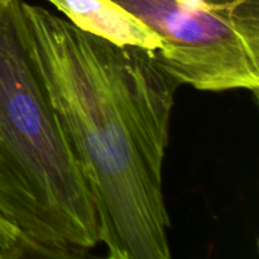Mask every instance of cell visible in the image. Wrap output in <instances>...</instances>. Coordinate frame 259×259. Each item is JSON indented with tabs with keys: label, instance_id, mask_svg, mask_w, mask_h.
Here are the masks:
<instances>
[{
	"label": "cell",
	"instance_id": "3957f363",
	"mask_svg": "<svg viewBox=\"0 0 259 259\" xmlns=\"http://www.w3.org/2000/svg\"><path fill=\"white\" fill-rule=\"evenodd\" d=\"M162 40L157 62L180 85L259 90V0H113Z\"/></svg>",
	"mask_w": 259,
	"mask_h": 259
},
{
	"label": "cell",
	"instance_id": "5b68a950",
	"mask_svg": "<svg viewBox=\"0 0 259 259\" xmlns=\"http://www.w3.org/2000/svg\"><path fill=\"white\" fill-rule=\"evenodd\" d=\"M29 257L27 238L22 230L0 215V259Z\"/></svg>",
	"mask_w": 259,
	"mask_h": 259
},
{
	"label": "cell",
	"instance_id": "6da1fadb",
	"mask_svg": "<svg viewBox=\"0 0 259 259\" xmlns=\"http://www.w3.org/2000/svg\"><path fill=\"white\" fill-rule=\"evenodd\" d=\"M46 91L86 180L110 259H169L163 162L179 81L153 52L23 2Z\"/></svg>",
	"mask_w": 259,
	"mask_h": 259
},
{
	"label": "cell",
	"instance_id": "277c9868",
	"mask_svg": "<svg viewBox=\"0 0 259 259\" xmlns=\"http://www.w3.org/2000/svg\"><path fill=\"white\" fill-rule=\"evenodd\" d=\"M83 32L118 46L156 53L162 40L153 30L113 0H48Z\"/></svg>",
	"mask_w": 259,
	"mask_h": 259
},
{
	"label": "cell",
	"instance_id": "7a4b0ae2",
	"mask_svg": "<svg viewBox=\"0 0 259 259\" xmlns=\"http://www.w3.org/2000/svg\"><path fill=\"white\" fill-rule=\"evenodd\" d=\"M0 215L33 258H82L100 243L90 190L30 51L23 0H0Z\"/></svg>",
	"mask_w": 259,
	"mask_h": 259
}]
</instances>
